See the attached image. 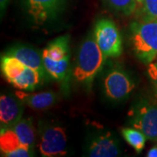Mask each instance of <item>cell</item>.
Wrapping results in <instances>:
<instances>
[{
	"label": "cell",
	"mask_w": 157,
	"mask_h": 157,
	"mask_svg": "<svg viewBox=\"0 0 157 157\" xmlns=\"http://www.w3.org/2000/svg\"><path fill=\"white\" fill-rule=\"evenodd\" d=\"M103 52L97 45L94 37H88L78 51L73 77L78 83L89 86L106 61Z\"/></svg>",
	"instance_id": "obj_1"
},
{
	"label": "cell",
	"mask_w": 157,
	"mask_h": 157,
	"mask_svg": "<svg viewBox=\"0 0 157 157\" xmlns=\"http://www.w3.org/2000/svg\"><path fill=\"white\" fill-rule=\"evenodd\" d=\"M131 41L135 56L145 65L157 59V18L145 17L131 25Z\"/></svg>",
	"instance_id": "obj_2"
},
{
	"label": "cell",
	"mask_w": 157,
	"mask_h": 157,
	"mask_svg": "<svg viewBox=\"0 0 157 157\" xmlns=\"http://www.w3.org/2000/svg\"><path fill=\"white\" fill-rule=\"evenodd\" d=\"M130 117L133 128L141 131L147 140L157 141V98L140 99L131 110Z\"/></svg>",
	"instance_id": "obj_3"
},
{
	"label": "cell",
	"mask_w": 157,
	"mask_h": 157,
	"mask_svg": "<svg viewBox=\"0 0 157 157\" xmlns=\"http://www.w3.org/2000/svg\"><path fill=\"white\" fill-rule=\"evenodd\" d=\"M94 37L106 59L121 55L122 39L116 25L112 20L102 18L96 23Z\"/></svg>",
	"instance_id": "obj_4"
},
{
	"label": "cell",
	"mask_w": 157,
	"mask_h": 157,
	"mask_svg": "<svg viewBox=\"0 0 157 157\" xmlns=\"http://www.w3.org/2000/svg\"><path fill=\"white\" fill-rule=\"evenodd\" d=\"M42 156L57 157L67 155V136L59 126H44L40 132L39 144Z\"/></svg>",
	"instance_id": "obj_5"
},
{
	"label": "cell",
	"mask_w": 157,
	"mask_h": 157,
	"mask_svg": "<svg viewBox=\"0 0 157 157\" xmlns=\"http://www.w3.org/2000/svg\"><path fill=\"white\" fill-rule=\"evenodd\" d=\"M135 83L126 72L113 69L104 79V89L106 95L113 101H121L132 93Z\"/></svg>",
	"instance_id": "obj_6"
},
{
	"label": "cell",
	"mask_w": 157,
	"mask_h": 157,
	"mask_svg": "<svg viewBox=\"0 0 157 157\" xmlns=\"http://www.w3.org/2000/svg\"><path fill=\"white\" fill-rule=\"evenodd\" d=\"M64 0H25L30 16L38 25H43L55 17Z\"/></svg>",
	"instance_id": "obj_7"
},
{
	"label": "cell",
	"mask_w": 157,
	"mask_h": 157,
	"mask_svg": "<svg viewBox=\"0 0 157 157\" xmlns=\"http://www.w3.org/2000/svg\"><path fill=\"white\" fill-rule=\"evenodd\" d=\"M0 150L2 155L7 157H30L34 155V149L24 145L11 128H1Z\"/></svg>",
	"instance_id": "obj_8"
},
{
	"label": "cell",
	"mask_w": 157,
	"mask_h": 157,
	"mask_svg": "<svg viewBox=\"0 0 157 157\" xmlns=\"http://www.w3.org/2000/svg\"><path fill=\"white\" fill-rule=\"evenodd\" d=\"M19 98L2 94L0 97L1 128H9L18 122L23 115V104Z\"/></svg>",
	"instance_id": "obj_9"
},
{
	"label": "cell",
	"mask_w": 157,
	"mask_h": 157,
	"mask_svg": "<svg viewBox=\"0 0 157 157\" xmlns=\"http://www.w3.org/2000/svg\"><path fill=\"white\" fill-rule=\"evenodd\" d=\"M120 154L119 141L109 132L95 136L87 148V155L91 157H115Z\"/></svg>",
	"instance_id": "obj_10"
},
{
	"label": "cell",
	"mask_w": 157,
	"mask_h": 157,
	"mask_svg": "<svg viewBox=\"0 0 157 157\" xmlns=\"http://www.w3.org/2000/svg\"><path fill=\"white\" fill-rule=\"evenodd\" d=\"M6 54L14 56L24 63L26 67L39 71L44 78H46L47 75H49L45 67L42 54H40L38 51L33 48L25 45H17L11 48Z\"/></svg>",
	"instance_id": "obj_11"
},
{
	"label": "cell",
	"mask_w": 157,
	"mask_h": 157,
	"mask_svg": "<svg viewBox=\"0 0 157 157\" xmlns=\"http://www.w3.org/2000/svg\"><path fill=\"white\" fill-rule=\"evenodd\" d=\"M17 98L35 110H45L52 107L57 101V95L52 92H42L37 94H25L17 92Z\"/></svg>",
	"instance_id": "obj_12"
},
{
	"label": "cell",
	"mask_w": 157,
	"mask_h": 157,
	"mask_svg": "<svg viewBox=\"0 0 157 157\" xmlns=\"http://www.w3.org/2000/svg\"><path fill=\"white\" fill-rule=\"evenodd\" d=\"M44 79L39 71L25 67L17 78L11 81V84L19 90L33 91L36 89Z\"/></svg>",
	"instance_id": "obj_13"
},
{
	"label": "cell",
	"mask_w": 157,
	"mask_h": 157,
	"mask_svg": "<svg viewBox=\"0 0 157 157\" xmlns=\"http://www.w3.org/2000/svg\"><path fill=\"white\" fill-rule=\"evenodd\" d=\"M42 57L45 69L52 78L59 81L64 80L67 78L69 70L70 56L66 57L60 60H53L48 55L42 52Z\"/></svg>",
	"instance_id": "obj_14"
},
{
	"label": "cell",
	"mask_w": 157,
	"mask_h": 157,
	"mask_svg": "<svg viewBox=\"0 0 157 157\" xmlns=\"http://www.w3.org/2000/svg\"><path fill=\"white\" fill-rule=\"evenodd\" d=\"M17 135L19 140L24 145L34 149L35 147V129L31 119H21L18 122L11 128Z\"/></svg>",
	"instance_id": "obj_15"
},
{
	"label": "cell",
	"mask_w": 157,
	"mask_h": 157,
	"mask_svg": "<svg viewBox=\"0 0 157 157\" xmlns=\"http://www.w3.org/2000/svg\"><path fill=\"white\" fill-rule=\"evenodd\" d=\"M26 66L14 56L5 54L1 58V70L4 77L11 83L21 73Z\"/></svg>",
	"instance_id": "obj_16"
},
{
	"label": "cell",
	"mask_w": 157,
	"mask_h": 157,
	"mask_svg": "<svg viewBox=\"0 0 157 157\" xmlns=\"http://www.w3.org/2000/svg\"><path fill=\"white\" fill-rule=\"evenodd\" d=\"M43 52L53 60H60L70 56L68 37L62 36L52 40L44 49Z\"/></svg>",
	"instance_id": "obj_17"
},
{
	"label": "cell",
	"mask_w": 157,
	"mask_h": 157,
	"mask_svg": "<svg viewBox=\"0 0 157 157\" xmlns=\"http://www.w3.org/2000/svg\"><path fill=\"white\" fill-rule=\"evenodd\" d=\"M121 134L128 144L132 147L137 154L141 153L147 140L146 135L135 128H125L121 130Z\"/></svg>",
	"instance_id": "obj_18"
},
{
	"label": "cell",
	"mask_w": 157,
	"mask_h": 157,
	"mask_svg": "<svg viewBox=\"0 0 157 157\" xmlns=\"http://www.w3.org/2000/svg\"><path fill=\"white\" fill-rule=\"evenodd\" d=\"M106 1L111 8L126 16H130L131 14H133L138 6L137 0H106Z\"/></svg>",
	"instance_id": "obj_19"
},
{
	"label": "cell",
	"mask_w": 157,
	"mask_h": 157,
	"mask_svg": "<svg viewBox=\"0 0 157 157\" xmlns=\"http://www.w3.org/2000/svg\"><path fill=\"white\" fill-rule=\"evenodd\" d=\"M142 7L147 17L157 18V0H143Z\"/></svg>",
	"instance_id": "obj_20"
},
{
	"label": "cell",
	"mask_w": 157,
	"mask_h": 157,
	"mask_svg": "<svg viewBox=\"0 0 157 157\" xmlns=\"http://www.w3.org/2000/svg\"><path fill=\"white\" fill-rule=\"evenodd\" d=\"M147 74L151 80L152 86L157 98V59L147 65Z\"/></svg>",
	"instance_id": "obj_21"
},
{
	"label": "cell",
	"mask_w": 157,
	"mask_h": 157,
	"mask_svg": "<svg viewBox=\"0 0 157 157\" xmlns=\"http://www.w3.org/2000/svg\"><path fill=\"white\" fill-rule=\"evenodd\" d=\"M10 0H0V9H1V15L3 16V14L5 13L6 9L8 6Z\"/></svg>",
	"instance_id": "obj_22"
},
{
	"label": "cell",
	"mask_w": 157,
	"mask_h": 157,
	"mask_svg": "<svg viewBox=\"0 0 157 157\" xmlns=\"http://www.w3.org/2000/svg\"><path fill=\"white\" fill-rule=\"evenodd\" d=\"M147 157H157V145L154 146L151 149H149L147 154Z\"/></svg>",
	"instance_id": "obj_23"
},
{
	"label": "cell",
	"mask_w": 157,
	"mask_h": 157,
	"mask_svg": "<svg viewBox=\"0 0 157 157\" xmlns=\"http://www.w3.org/2000/svg\"><path fill=\"white\" fill-rule=\"evenodd\" d=\"M137 3H138V6H142V5H143V0H137Z\"/></svg>",
	"instance_id": "obj_24"
}]
</instances>
